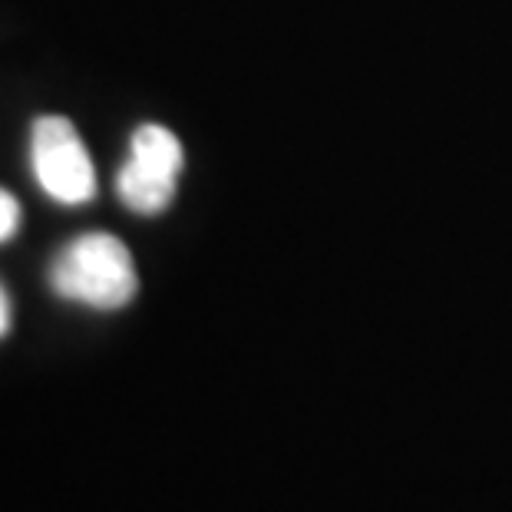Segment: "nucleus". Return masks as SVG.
<instances>
[{"label": "nucleus", "mask_w": 512, "mask_h": 512, "mask_svg": "<svg viewBox=\"0 0 512 512\" xmlns=\"http://www.w3.org/2000/svg\"><path fill=\"white\" fill-rule=\"evenodd\" d=\"M10 331V301H7V291L0 288V337Z\"/></svg>", "instance_id": "nucleus-5"}, {"label": "nucleus", "mask_w": 512, "mask_h": 512, "mask_svg": "<svg viewBox=\"0 0 512 512\" xmlns=\"http://www.w3.org/2000/svg\"><path fill=\"white\" fill-rule=\"evenodd\" d=\"M182 143L166 126H139L129 159L116 176V192L139 215H156L172 202L182 172Z\"/></svg>", "instance_id": "nucleus-3"}, {"label": "nucleus", "mask_w": 512, "mask_h": 512, "mask_svg": "<svg viewBox=\"0 0 512 512\" xmlns=\"http://www.w3.org/2000/svg\"><path fill=\"white\" fill-rule=\"evenodd\" d=\"M17 225H20V202L7 189H0V242L14 238Z\"/></svg>", "instance_id": "nucleus-4"}, {"label": "nucleus", "mask_w": 512, "mask_h": 512, "mask_svg": "<svg viewBox=\"0 0 512 512\" xmlns=\"http://www.w3.org/2000/svg\"><path fill=\"white\" fill-rule=\"evenodd\" d=\"M50 288L60 298L96 311L126 308L139 291V275L129 248L116 235H76L50 265Z\"/></svg>", "instance_id": "nucleus-1"}, {"label": "nucleus", "mask_w": 512, "mask_h": 512, "mask_svg": "<svg viewBox=\"0 0 512 512\" xmlns=\"http://www.w3.org/2000/svg\"><path fill=\"white\" fill-rule=\"evenodd\" d=\"M30 156L40 189L60 205H86L96 195V169L67 116H40L30 129Z\"/></svg>", "instance_id": "nucleus-2"}]
</instances>
